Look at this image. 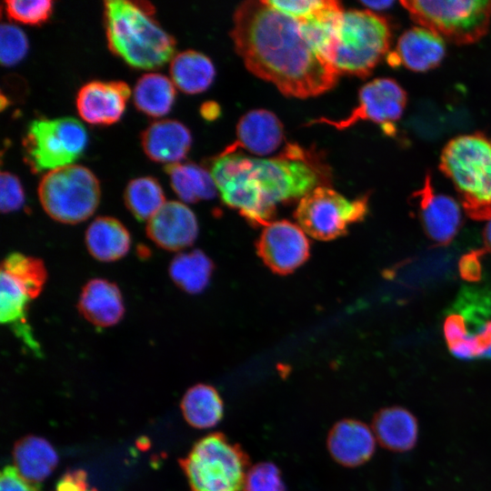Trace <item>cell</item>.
Returning a JSON list of instances; mask_svg holds the SVG:
<instances>
[{"label":"cell","instance_id":"obj_16","mask_svg":"<svg viewBox=\"0 0 491 491\" xmlns=\"http://www.w3.org/2000/svg\"><path fill=\"white\" fill-rule=\"evenodd\" d=\"M147 236L167 251H180L194 244L198 223L194 212L184 203L167 201L147 221Z\"/></svg>","mask_w":491,"mask_h":491},{"label":"cell","instance_id":"obj_28","mask_svg":"<svg viewBox=\"0 0 491 491\" xmlns=\"http://www.w3.org/2000/svg\"><path fill=\"white\" fill-rule=\"evenodd\" d=\"M181 410L185 421L195 428L215 426L222 419L224 405L219 393L213 386L198 384L184 395Z\"/></svg>","mask_w":491,"mask_h":491},{"label":"cell","instance_id":"obj_42","mask_svg":"<svg viewBox=\"0 0 491 491\" xmlns=\"http://www.w3.org/2000/svg\"><path fill=\"white\" fill-rule=\"evenodd\" d=\"M363 5L371 9V11H381L389 8L394 2L388 0H380V1H362Z\"/></svg>","mask_w":491,"mask_h":491},{"label":"cell","instance_id":"obj_15","mask_svg":"<svg viewBox=\"0 0 491 491\" xmlns=\"http://www.w3.org/2000/svg\"><path fill=\"white\" fill-rule=\"evenodd\" d=\"M130 95L128 85L123 81H90L77 92L76 109L91 125H111L122 116Z\"/></svg>","mask_w":491,"mask_h":491},{"label":"cell","instance_id":"obj_21","mask_svg":"<svg viewBox=\"0 0 491 491\" xmlns=\"http://www.w3.org/2000/svg\"><path fill=\"white\" fill-rule=\"evenodd\" d=\"M191 143L192 136L186 126L172 119L153 122L141 135L145 155L153 161L166 165L184 159Z\"/></svg>","mask_w":491,"mask_h":491},{"label":"cell","instance_id":"obj_22","mask_svg":"<svg viewBox=\"0 0 491 491\" xmlns=\"http://www.w3.org/2000/svg\"><path fill=\"white\" fill-rule=\"evenodd\" d=\"M376 440L385 448L394 452L412 449L418 437L416 416L402 406H390L379 410L373 420Z\"/></svg>","mask_w":491,"mask_h":491},{"label":"cell","instance_id":"obj_13","mask_svg":"<svg viewBox=\"0 0 491 491\" xmlns=\"http://www.w3.org/2000/svg\"><path fill=\"white\" fill-rule=\"evenodd\" d=\"M310 245L304 230L288 220L265 225L256 242V251L274 273L285 276L301 266L309 257Z\"/></svg>","mask_w":491,"mask_h":491},{"label":"cell","instance_id":"obj_1","mask_svg":"<svg viewBox=\"0 0 491 491\" xmlns=\"http://www.w3.org/2000/svg\"><path fill=\"white\" fill-rule=\"evenodd\" d=\"M231 37L246 67L285 95L307 98L337 82L339 72L306 36L299 20L266 0L241 3L233 15Z\"/></svg>","mask_w":491,"mask_h":491},{"label":"cell","instance_id":"obj_20","mask_svg":"<svg viewBox=\"0 0 491 491\" xmlns=\"http://www.w3.org/2000/svg\"><path fill=\"white\" fill-rule=\"evenodd\" d=\"M77 307L85 320L98 327L116 325L125 314L120 289L104 278H93L84 286Z\"/></svg>","mask_w":491,"mask_h":491},{"label":"cell","instance_id":"obj_37","mask_svg":"<svg viewBox=\"0 0 491 491\" xmlns=\"http://www.w3.org/2000/svg\"><path fill=\"white\" fill-rule=\"evenodd\" d=\"M25 202V194L19 179L9 172L0 175V208L3 213L18 210Z\"/></svg>","mask_w":491,"mask_h":491},{"label":"cell","instance_id":"obj_31","mask_svg":"<svg viewBox=\"0 0 491 491\" xmlns=\"http://www.w3.org/2000/svg\"><path fill=\"white\" fill-rule=\"evenodd\" d=\"M124 201L138 221H148L165 203L162 186L151 176L129 181L124 192Z\"/></svg>","mask_w":491,"mask_h":491},{"label":"cell","instance_id":"obj_29","mask_svg":"<svg viewBox=\"0 0 491 491\" xmlns=\"http://www.w3.org/2000/svg\"><path fill=\"white\" fill-rule=\"evenodd\" d=\"M175 85L167 76L158 73L141 75L133 90L134 104L150 116H162L169 112L175 97Z\"/></svg>","mask_w":491,"mask_h":491},{"label":"cell","instance_id":"obj_36","mask_svg":"<svg viewBox=\"0 0 491 491\" xmlns=\"http://www.w3.org/2000/svg\"><path fill=\"white\" fill-rule=\"evenodd\" d=\"M273 8L297 20L311 19L332 7L334 0H266Z\"/></svg>","mask_w":491,"mask_h":491},{"label":"cell","instance_id":"obj_14","mask_svg":"<svg viewBox=\"0 0 491 491\" xmlns=\"http://www.w3.org/2000/svg\"><path fill=\"white\" fill-rule=\"evenodd\" d=\"M422 226L430 240L438 246L448 245L462 222L459 204L452 197L436 193L431 175H426L423 186L414 193Z\"/></svg>","mask_w":491,"mask_h":491},{"label":"cell","instance_id":"obj_11","mask_svg":"<svg viewBox=\"0 0 491 491\" xmlns=\"http://www.w3.org/2000/svg\"><path fill=\"white\" fill-rule=\"evenodd\" d=\"M447 315L460 336L451 354L462 360L491 359V290L462 289Z\"/></svg>","mask_w":491,"mask_h":491},{"label":"cell","instance_id":"obj_6","mask_svg":"<svg viewBox=\"0 0 491 491\" xmlns=\"http://www.w3.org/2000/svg\"><path fill=\"white\" fill-rule=\"evenodd\" d=\"M180 465L189 491L244 490L246 456L222 434H209L198 440Z\"/></svg>","mask_w":491,"mask_h":491},{"label":"cell","instance_id":"obj_25","mask_svg":"<svg viewBox=\"0 0 491 491\" xmlns=\"http://www.w3.org/2000/svg\"><path fill=\"white\" fill-rule=\"evenodd\" d=\"M14 466L29 481L38 484L56 466L58 456L45 438L27 436L19 439L13 450Z\"/></svg>","mask_w":491,"mask_h":491},{"label":"cell","instance_id":"obj_23","mask_svg":"<svg viewBox=\"0 0 491 491\" xmlns=\"http://www.w3.org/2000/svg\"><path fill=\"white\" fill-rule=\"evenodd\" d=\"M0 286L1 322L11 325L15 335L35 350L37 344L27 326L25 316L29 302L36 296L23 281L3 270L0 275Z\"/></svg>","mask_w":491,"mask_h":491},{"label":"cell","instance_id":"obj_27","mask_svg":"<svg viewBox=\"0 0 491 491\" xmlns=\"http://www.w3.org/2000/svg\"><path fill=\"white\" fill-rule=\"evenodd\" d=\"M175 193L185 203H196L213 198L216 185L204 167L194 163H174L165 166Z\"/></svg>","mask_w":491,"mask_h":491},{"label":"cell","instance_id":"obj_12","mask_svg":"<svg viewBox=\"0 0 491 491\" xmlns=\"http://www.w3.org/2000/svg\"><path fill=\"white\" fill-rule=\"evenodd\" d=\"M407 104V94L394 79L376 78L365 85L358 94V105L345 118L332 120L326 117L312 120L309 124H326L338 130L351 127L359 121L380 124L386 134L395 132V123L399 120Z\"/></svg>","mask_w":491,"mask_h":491},{"label":"cell","instance_id":"obj_8","mask_svg":"<svg viewBox=\"0 0 491 491\" xmlns=\"http://www.w3.org/2000/svg\"><path fill=\"white\" fill-rule=\"evenodd\" d=\"M37 193L45 212L52 219L68 225L89 218L96 210L101 195L95 174L74 164L48 171L42 176Z\"/></svg>","mask_w":491,"mask_h":491},{"label":"cell","instance_id":"obj_3","mask_svg":"<svg viewBox=\"0 0 491 491\" xmlns=\"http://www.w3.org/2000/svg\"><path fill=\"white\" fill-rule=\"evenodd\" d=\"M147 2L107 0L104 18L108 47L129 65L155 69L173 58L175 41L152 17Z\"/></svg>","mask_w":491,"mask_h":491},{"label":"cell","instance_id":"obj_33","mask_svg":"<svg viewBox=\"0 0 491 491\" xmlns=\"http://www.w3.org/2000/svg\"><path fill=\"white\" fill-rule=\"evenodd\" d=\"M7 15L28 25H39L51 15L53 2L50 0H5Z\"/></svg>","mask_w":491,"mask_h":491},{"label":"cell","instance_id":"obj_10","mask_svg":"<svg viewBox=\"0 0 491 491\" xmlns=\"http://www.w3.org/2000/svg\"><path fill=\"white\" fill-rule=\"evenodd\" d=\"M367 211L366 195L349 200L334 189L317 186L300 198L295 217L308 235L329 241L345 235L348 225L362 221Z\"/></svg>","mask_w":491,"mask_h":491},{"label":"cell","instance_id":"obj_9","mask_svg":"<svg viewBox=\"0 0 491 491\" xmlns=\"http://www.w3.org/2000/svg\"><path fill=\"white\" fill-rule=\"evenodd\" d=\"M87 142L83 124L74 117L37 118L28 124L23 139L25 159L33 172L73 165Z\"/></svg>","mask_w":491,"mask_h":491},{"label":"cell","instance_id":"obj_32","mask_svg":"<svg viewBox=\"0 0 491 491\" xmlns=\"http://www.w3.org/2000/svg\"><path fill=\"white\" fill-rule=\"evenodd\" d=\"M1 270L23 281L36 296L43 291L47 278V272L41 259L16 252L5 256Z\"/></svg>","mask_w":491,"mask_h":491},{"label":"cell","instance_id":"obj_35","mask_svg":"<svg viewBox=\"0 0 491 491\" xmlns=\"http://www.w3.org/2000/svg\"><path fill=\"white\" fill-rule=\"evenodd\" d=\"M280 470L270 462H261L248 468L244 491H285Z\"/></svg>","mask_w":491,"mask_h":491},{"label":"cell","instance_id":"obj_2","mask_svg":"<svg viewBox=\"0 0 491 491\" xmlns=\"http://www.w3.org/2000/svg\"><path fill=\"white\" fill-rule=\"evenodd\" d=\"M210 173L223 202L256 226L269 224L278 204L302 198L320 182L316 167L297 145L269 159L220 154Z\"/></svg>","mask_w":491,"mask_h":491},{"label":"cell","instance_id":"obj_7","mask_svg":"<svg viewBox=\"0 0 491 491\" xmlns=\"http://www.w3.org/2000/svg\"><path fill=\"white\" fill-rule=\"evenodd\" d=\"M400 4L419 26L456 45L479 41L491 25V0H406Z\"/></svg>","mask_w":491,"mask_h":491},{"label":"cell","instance_id":"obj_40","mask_svg":"<svg viewBox=\"0 0 491 491\" xmlns=\"http://www.w3.org/2000/svg\"><path fill=\"white\" fill-rule=\"evenodd\" d=\"M55 491H89L85 473L81 470L66 473L57 482Z\"/></svg>","mask_w":491,"mask_h":491},{"label":"cell","instance_id":"obj_17","mask_svg":"<svg viewBox=\"0 0 491 491\" xmlns=\"http://www.w3.org/2000/svg\"><path fill=\"white\" fill-rule=\"evenodd\" d=\"M445 55L446 45L440 35L425 27L414 26L399 36L395 50L386 58L393 67L402 65L422 73L438 66Z\"/></svg>","mask_w":491,"mask_h":491},{"label":"cell","instance_id":"obj_41","mask_svg":"<svg viewBox=\"0 0 491 491\" xmlns=\"http://www.w3.org/2000/svg\"><path fill=\"white\" fill-rule=\"evenodd\" d=\"M201 115L207 120H213L217 117L219 114L218 105L213 102L203 104L201 106Z\"/></svg>","mask_w":491,"mask_h":491},{"label":"cell","instance_id":"obj_39","mask_svg":"<svg viewBox=\"0 0 491 491\" xmlns=\"http://www.w3.org/2000/svg\"><path fill=\"white\" fill-rule=\"evenodd\" d=\"M484 254L485 250H472L460 258L458 269L460 276L464 280L473 283L481 279V257Z\"/></svg>","mask_w":491,"mask_h":491},{"label":"cell","instance_id":"obj_38","mask_svg":"<svg viewBox=\"0 0 491 491\" xmlns=\"http://www.w3.org/2000/svg\"><path fill=\"white\" fill-rule=\"evenodd\" d=\"M0 491H40V487L24 477L15 466H5L1 471Z\"/></svg>","mask_w":491,"mask_h":491},{"label":"cell","instance_id":"obj_19","mask_svg":"<svg viewBox=\"0 0 491 491\" xmlns=\"http://www.w3.org/2000/svg\"><path fill=\"white\" fill-rule=\"evenodd\" d=\"M373 429L356 419L337 422L330 430L327 447L332 457L340 465L355 467L367 462L376 450Z\"/></svg>","mask_w":491,"mask_h":491},{"label":"cell","instance_id":"obj_26","mask_svg":"<svg viewBox=\"0 0 491 491\" xmlns=\"http://www.w3.org/2000/svg\"><path fill=\"white\" fill-rule=\"evenodd\" d=\"M215 75L212 61L205 55L185 50L173 56L170 75L174 85L185 94H198L206 90Z\"/></svg>","mask_w":491,"mask_h":491},{"label":"cell","instance_id":"obj_4","mask_svg":"<svg viewBox=\"0 0 491 491\" xmlns=\"http://www.w3.org/2000/svg\"><path fill=\"white\" fill-rule=\"evenodd\" d=\"M439 168L456 188L467 215L491 219V137L480 133L458 135L446 143Z\"/></svg>","mask_w":491,"mask_h":491},{"label":"cell","instance_id":"obj_43","mask_svg":"<svg viewBox=\"0 0 491 491\" xmlns=\"http://www.w3.org/2000/svg\"><path fill=\"white\" fill-rule=\"evenodd\" d=\"M483 237L486 249L491 253V219L488 221L484 229Z\"/></svg>","mask_w":491,"mask_h":491},{"label":"cell","instance_id":"obj_30","mask_svg":"<svg viewBox=\"0 0 491 491\" xmlns=\"http://www.w3.org/2000/svg\"><path fill=\"white\" fill-rule=\"evenodd\" d=\"M213 270L211 259L203 251L195 249L175 256L168 272L180 289L189 294H198L209 284Z\"/></svg>","mask_w":491,"mask_h":491},{"label":"cell","instance_id":"obj_24","mask_svg":"<svg viewBox=\"0 0 491 491\" xmlns=\"http://www.w3.org/2000/svg\"><path fill=\"white\" fill-rule=\"evenodd\" d=\"M85 241L89 254L100 262H114L129 251L131 236L116 218L98 216L86 229Z\"/></svg>","mask_w":491,"mask_h":491},{"label":"cell","instance_id":"obj_18","mask_svg":"<svg viewBox=\"0 0 491 491\" xmlns=\"http://www.w3.org/2000/svg\"><path fill=\"white\" fill-rule=\"evenodd\" d=\"M284 140V128L279 118L271 111L254 109L246 113L236 125V141L221 154L235 153L245 148L257 155L274 153Z\"/></svg>","mask_w":491,"mask_h":491},{"label":"cell","instance_id":"obj_5","mask_svg":"<svg viewBox=\"0 0 491 491\" xmlns=\"http://www.w3.org/2000/svg\"><path fill=\"white\" fill-rule=\"evenodd\" d=\"M388 21L371 10L344 11L337 28L333 65L343 74L368 76L389 52Z\"/></svg>","mask_w":491,"mask_h":491},{"label":"cell","instance_id":"obj_34","mask_svg":"<svg viewBox=\"0 0 491 491\" xmlns=\"http://www.w3.org/2000/svg\"><path fill=\"white\" fill-rule=\"evenodd\" d=\"M28 49L25 34L12 24L2 23L0 26V61L9 66L24 58Z\"/></svg>","mask_w":491,"mask_h":491}]
</instances>
